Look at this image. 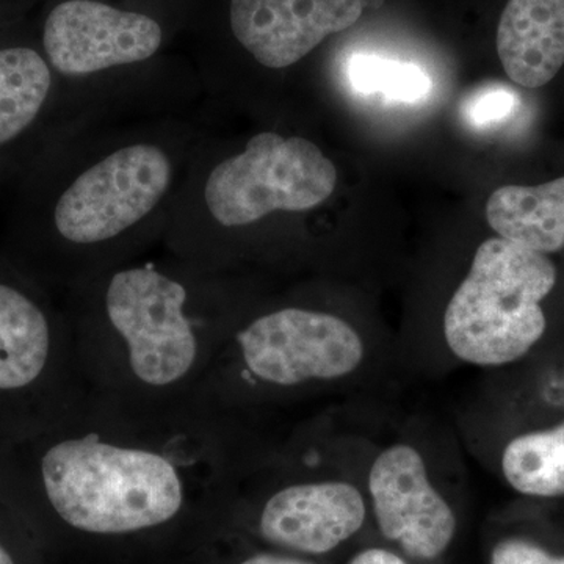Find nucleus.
<instances>
[{
  "label": "nucleus",
  "instance_id": "6",
  "mask_svg": "<svg viewBox=\"0 0 564 564\" xmlns=\"http://www.w3.org/2000/svg\"><path fill=\"white\" fill-rule=\"evenodd\" d=\"M172 181V163L151 144H133L80 174L63 192L54 226L66 243L99 247L143 220Z\"/></svg>",
  "mask_w": 564,
  "mask_h": 564
},
{
  "label": "nucleus",
  "instance_id": "19",
  "mask_svg": "<svg viewBox=\"0 0 564 564\" xmlns=\"http://www.w3.org/2000/svg\"><path fill=\"white\" fill-rule=\"evenodd\" d=\"M350 564H406L399 555L384 549H369L355 556Z\"/></svg>",
  "mask_w": 564,
  "mask_h": 564
},
{
  "label": "nucleus",
  "instance_id": "10",
  "mask_svg": "<svg viewBox=\"0 0 564 564\" xmlns=\"http://www.w3.org/2000/svg\"><path fill=\"white\" fill-rule=\"evenodd\" d=\"M43 43L55 69L84 76L152 57L161 47L162 29L144 14L68 0L51 11Z\"/></svg>",
  "mask_w": 564,
  "mask_h": 564
},
{
  "label": "nucleus",
  "instance_id": "3",
  "mask_svg": "<svg viewBox=\"0 0 564 564\" xmlns=\"http://www.w3.org/2000/svg\"><path fill=\"white\" fill-rule=\"evenodd\" d=\"M366 347L339 315L285 306L240 322L195 399L250 423L258 408L355 373Z\"/></svg>",
  "mask_w": 564,
  "mask_h": 564
},
{
  "label": "nucleus",
  "instance_id": "5",
  "mask_svg": "<svg viewBox=\"0 0 564 564\" xmlns=\"http://www.w3.org/2000/svg\"><path fill=\"white\" fill-rule=\"evenodd\" d=\"M336 184V166L313 141L263 132L248 141L242 154L215 166L204 198L215 220L237 228L274 210L313 209Z\"/></svg>",
  "mask_w": 564,
  "mask_h": 564
},
{
  "label": "nucleus",
  "instance_id": "17",
  "mask_svg": "<svg viewBox=\"0 0 564 564\" xmlns=\"http://www.w3.org/2000/svg\"><path fill=\"white\" fill-rule=\"evenodd\" d=\"M519 96L507 85H488L475 91L464 104V117L470 124L488 128L500 124L518 109Z\"/></svg>",
  "mask_w": 564,
  "mask_h": 564
},
{
  "label": "nucleus",
  "instance_id": "12",
  "mask_svg": "<svg viewBox=\"0 0 564 564\" xmlns=\"http://www.w3.org/2000/svg\"><path fill=\"white\" fill-rule=\"evenodd\" d=\"M497 52L514 84L540 88L564 65V0H508Z\"/></svg>",
  "mask_w": 564,
  "mask_h": 564
},
{
  "label": "nucleus",
  "instance_id": "9",
  "mask_svg": "<svg viewBox=\"0 0 564 564\" xmlns=\"http://www.w3.org/2000/svg\"><path fill=\"white\" fill-rule=\"evenodd\" d=\"M369 494L381 533L408 555L436 558L454 540V510L434 488L425 459L413 445L393 444L375 458Z\"/></svg>",
  "mask_w": 564,
  "mask_h": 564
},
{
  "label": "nucleus",
  "instance_id": "4",
  "mask_svg": "<svg viewBox=\"0 0 564 564\" xmlns=\"http://www.w3.org/2000/svg\"><path fill=\"white\" fill-rule=\"evenodd\" d=\"M551 259L510 240H486L475 252L444 314V337L459 361L499 367L524 358L543 339V300L554 291Z\"/></svg>",
  "mask_w": 564,
  "mask_h": 564
},
{
  "label": "nucleus",
  "instance_id": "2",
  "mask_svg": "<svg viewBox=\"0 0 564 564\" xmlns=\"http://www.w3.org/2000/svg\"><path fill=\"white\" fill-rule=\"evenodd\" d=\"M195 289L151 262L109 273L70 326L88 399L137 411L195 399L240 323Z\"/></svg>",
  "mask_w": 564,
  "mask_h": 564
},
{
  "label": "nucleus",
  "instance_id": "14",
  "mask_svg": "<svg viewBox=\"0 0 564 564\" xmlns=\"http://www.w3.org/2000/svg\"><path fill=\"white\" fill-rule=\"evenodd\" d=\"M50 65L31 47L0 50V147L21 135L50 96Z\"/></svg>",
  "mask_w": 564,
  "mask_h": 564
},
{
  "label": "nucleus",
  "instance_id": "13",
  "mask_svg": "<svg viewBox=\"0 0 564 564\" xmlns=\"http://www.w3.org/2000/svg\"><path fill=\"white\" fill-rule=\"evenodd\" d=\"M489 226L502 239L551 254L564 247V177L534 187L505 185L486 204Z\"/></svg>",
  "mask_w": 564,
  "mask_h": 564
},
{
  "label": "nucleus",
  "instance_id": "20",
  "mask_svg": "<svg viewBox=\"0 0 564 564\" xmlns=\"http://www.w3.org/2000/svg\"><path fill=\"white\" fill-rule=\"evenodd\" d=\"M237 564H314L307 560L300 558V556L269 554V552H259L243 558L242 562Z\"/></svg>",
  "mask_w": 564,
  "mask_h": 564
},
{
  "label": "nucleus",
  "instance_id": "18",
  "mask_svg": "<svg viewBox=\"0 0 564 564\" xmlns=\"http://www.w3.org/2000/svg\"><path fill=\"white\" fill-rule=\"evenodd\" d=\"M491 564H564V556H554L522 540L503 541L492 551Z\"/></svg>",
  "mask_w": 564,
  "mask_h": 564
},
{
  "label": "nucleus",
  "instance_id": "1",
  "mask_svg": "<svg viewBox=\"0 0 564 564\" xmlns=\"http://www.w3.org/2000/svg\"><path fill=\"white\" fill-rule=\"evenodd\" d=\"M28 477L69 532L128 541L239 494L262 451L250 423L199 399L137 411L87 399L29 445Z\"/></svg>",
  "mask_w": 564,
  "mask_h": 564
},
{
  "label": "nucleus",
  "instance_id": "15",
  "mask_svg": "<svg viewBox=\"0 0 564 564\" xmlns=\"http://www.w3.org/2000/svg\"><path fill=\"white\" fill-rule=\"evenodd\" d=\"M502 474L514 491L530 497L564 496V422L516 436L503 448Z\"/></svg>",
  "mask_w": 564,
  "mask_h": 564
},
{
  "label": "nucleus",
  "instance_id": "8",
  "mask_svg": "<svg viewBox=\"0 0 564 564\" xmlns=\"http://www.w3.org/2000/svg\"><path fill=\"white\" fill-rule=\"evenodd\" d=\"M259 507L263 541L293 554L323 555L361 529L367 508L350 481L285 467Z\"/></svg>",
  "mask_w": 564,
  "mask_h": 564
},
{
  "label": "nucleus",
  "instance_id": "21",
  "mask_svg": "<svg viewBox=\"0 0 564 564\" xmlns=\"http://www.w3.org/2000/svg\"><path fill=\"white\" fill-rule=\"evenodd\" d=\"M0 564H17L14 563L13 556H11L10 552L0 544Z\"/></svg>",
  "mask_w": 564,
  "mask_h": 564
},
{
  "label": "nucleus",
  "instance_id": "7",
  "mask_svg": "<svg viewBox=\"0 0 564 564\" xmlns=\"http://www.w3.org/2000/svg\"><path fill=\"white\" fill-rule=\"evenodd\" d=\"M41 397L58 419L87 402L73 328L61 329L29 293L0 282V397Z\"/></svg>",
  "mask_w": 564,
  "mask_h": 564
},
{
  "label": "nucleus",
  "instance_id": "11",
  "mask_svg": "<svg viewBox=\"0 0 564 564\" xmlns=\"http://www.w3.org/2000/svg\"><path fill=\"white\" fill-rule=\"evenodd\" d=\"M362 10L361 0H232L231 28L256 61L280 69L347 31Z\"/></svg>",
  "mask_w": 564,
  "mask_h": 564
},
{
  "label": "nucleus",
  "instance_id": "16",
  "mask_svg": "<svg viewBox=\"0 0 564 564\" xmlns=\"http://www.w3.org/2000/svg\"><path fill=\"white\" fill-rule=\"evenodd\" d=\"M351 87L362 95L381 93L388 101L414 104L432 91V80L411 63L355 55L348 65Z\"/></svg>",
  "mask_w": 564,
  "mask_h": 564
}]
</instances>
